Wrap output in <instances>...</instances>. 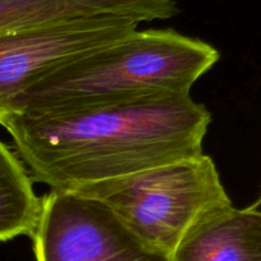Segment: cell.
<instances>
[{"instance_id": "6da1fadb", "label": "cell", "mask_w": 261, "mask_h": 261, "mask_svg": "<svg viewBox=\"0 0 261 261\" xmlns=\"http://www.w3.org/2000/svg\"><path fill=\"white\" fill-rule=\"evenodd\" d=\"M212 114L191 95L0 117L31 179L73 191L202 154Z\"/></svg>"}, {"instance_id": "7a4b0ae2", "label": "cell", "mask_w": 261, "mask_h": 261, "mask_svg": "<svg viewBox=\"0 0 261 261\" xmlns=\"http://www.w3.org/2000/svg\"><path fill=\"white\" fill-rule=\"evenodd\" d=\"M218 60L219 53L212 45L174 30H136L42 77L19 94L3 114L63 112L191 95L195 82Z\"/></svg>"}, {"instance_id": "3957f363", "label": "cell", "mask_w": 261, "mask_h": 261, "mask_svg": "<svg viewBox=\"0 0 261 261\" xmlns=\"http://www.w3.org/2000/svg\"><path fill=\"white\" fill-rule=\"evenodd\" d=\"M72 192L105 204L142 242L168 256L200 218L232 204L204 152Z\"/></svg>"}, {"instance_id": "277c9868", "label": "cell", "mask_w": 261, "mask_h": 261, "mask_svg": "<svg viewBox=\"0 0 261 261\" xmlns=\"http://www.w3.org/2000/svg\"><path fill=\"white\" fill-rule=\"evenodd\" d=\"M31 237L36 261H170L107 205L72 191L50 190L42 197Z\"/></svg>"}, {"instance_id": "5b68a950", "label": "cell", "mask_w": 261, "mask_h": 261, "mask_svg": "<svg viewBox=\"0 0 261 261\" xmlns=\"http://www.w3.org/2000/svg\"><path fill=\"white\" fill-rule=\"evenodd\" d=\"M139 22L120 17L82 19L0 35V114L32 84L71 60L128 36Z\"/></svg>"}, {"instance_id": "8992f818", "label": "cell", "mask_w": 261, "mask_h": 261, "mask_svg": "<svg viewBox=\"0 0 261 261\" xmlns=\"http://www.w3.org/2000/svg\"><path fill=\"white\" fill-rule=\"evenodd\" d=\"M170 261H261V209L224 205L187 230Z\"/></svg>"}, {"instance_id": "52a82bcc", "label": "cell", "mask_w": 261, "mask_h": 261, "mask_svg": "<svg viewBox=\"0 0 261 261\" xmlns=\"http://www.w3.org/2000/svg\"><path fill=\"white\" fill-rule=\"evenodd\" d=\"M41 213V199L18 155L0 141V242L31 237Z\"/></svg>"}, {"instance_id": "ba28073f", "label": "cell", "mask_w": 261, "mask_h": 261, "mask_svg": "<svg viewBox=\"0 0 261 261\" xmlns=\"http://www.w3.org/2000/svg\"><path fill=\"white\" fill-rule=\"evenodd\" d=\"M256 206H257L258 207V209H261V196H260V199H258V201L257 202H256Z\"/></svg>"}]
</instances>
